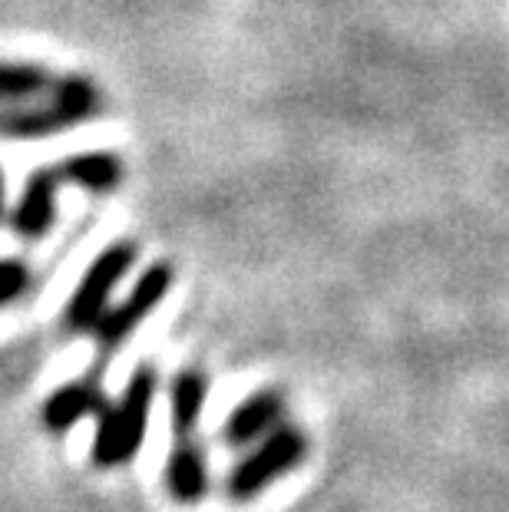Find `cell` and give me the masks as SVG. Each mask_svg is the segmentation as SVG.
<instances>
[{"label": "cell", "instance_id": "7c38bea8", "mask_svg": "<svg viewBox=\"0 0 509 512\" xmlns=\"http://www.w3.org/2000/svg\"><path fill=\"white\" fill-rule=\"evenodd\" d=\"M50 103L67 116L70 126H80L86 119H96L103 110V96L96 90V83L90 76L67 73L60 80H53L50 86Z\"/></svg>", "mask_w": 509, "mask_h": 512}, {"label": "cell", "instance_id": "8992f818", "mask_svg": "<svg viewBox=\"0 0 509 512\" xmlns=\"http://www.w3.org/2000/svg\"><path fill=\"white\" fill-rule=\"evenodd\" d=\"M57 189L60 176L57 169H37L27 176L24 195H20L17 209L10 212V228L24 238V242H40L57 222Z\"/></svg>", "mask_w": 509, "mask_h": 512}, {"label": "cell", "instance_id": "8fae6325", "mask_svg": "<svg viewBox=\"0 0 509 512\" xmlns=\"http://www.w3.org/2000/svg\"><path fill=\"white\" fill-rule=\"evenodd\" d=\"M73 129L57 106H14V110H0V136L4 139H47L57 133Z\"/></svg>", "mask_w": 509, "mask_h": 512}, {"label": "cell", "instance_id": "7a4b0ae2", "mask_svg": "<svg viewBox=\"0 0 509 512\" xmlns=\"http://www.w3.org/2000/svg\"><path fill=\"white\" fill-rule=\"evenodd\" d=\"M308 456V433L291 423H278L272 433H265L225 479V493L232 503H252L281 476L298 470Z\"/></svg>", "mask_w": 509, "mask_h": 512}, {"label": "cell", "instance_id": "3957f363", "mask_svg": "<svg viewBox=\"0 0 509 512\" xmlns=\"http://www.w3.org/2000/svg\"><path fill=\"white\" fill-rule=\"evenodd\" d=\"M139 248L133 242H113L93 258V265L83 271L77 291L67 301L63 311V328L70 334H86L96 328V321L103 318V311L110 308V294L116 285L129 275V268L136 265Z\"/></svg>", "mask_w": 509, "mask_h": 512}, {"label": "cell", "instance_id": "30bf717a", "mask_svg": "<svg viewBox=\"0 0 509 512\" xmlns=\"http://www.w3.org/2000/svg\"><path fill=\"white\" fill-rule=\"evenodd\" d=\"M205 400H209V377H205L199 367H186L172 377V387H169L172 437L176 440L196 437L202 413H205Z\"/></svg>", "mask_w": 509, "mask_h": 512}, {"label": "cell", "instance_id": "4fadbf2b", "mask_svg": "<svg viewBox=\"0 0 509 512\" xmlns=\"http://www.w3.org/2000/svg\"><path fill=\"white\" fill-rule=\"evenodd\" d=\"M53 76L37 63H10L0 60V103H27L34 96L47 93Z\"/></svg>", "mask_w": 509, "mask_h": 512}, {"label": "cell", "instance_id": "5b68a950", "mask_svg": "<svg viewBox=\"0 0 509 512\" xmlns=\"http://www.w3.org/2000/svg\"><path fill=\"white\" fill-rule=\"evenodd\" d=\"M285 410H288V400L278 387L255 390V394L238 403L229 413V420H225V427H222L225 446L245 450V446L258 443L265 433H272L278 423H285Z\"/></svg>", "mask_w": 509, "mask_h": 512}, {"label": "cell", "instance_id": "ba28073f", "mask_svg": "<svg viewBox=\"0 0 509 512\" xmlns=\"http://www.w3.org/2000/svg\"><path fill=\"white\" fill-rule=\"evenodd\" d=\"M162 483H166L169 499L179 506H199L209 496V463H205V450L199 446V437L176 440L166 460Z\"/></svg>", "mask_w": 509, "mask_h": 512}, {"label": "cell", "instance_id": "277c9868", "mask_svg": "<svg viewBox=\"0 0 509 512\" xmlns=\"http://www.w3.org/2000/svg\"><path fill=\"white\" fill-rule=\"evenodd\" d=\"M172 281H176V271H172L169 261H153L149 268H143V275L136 278L133 291H129L116 308H106L103 318L96 321V328H93L96 344H100L103 351H116L119 344H126L129 334H133L172 291Z\"/></svg>", "mask_w": 509, "mask_h": 512}, {"label": "cell", "instance_id": "9a60e30c", "mask_svg": "<svg viewBox=\"0 0 509 512\" xmlns=\"http://www.w3.org/2000/svg\"><path fill=\"white\" fill-rule=\"evenodd\" d=\"M4 202H7V182H4V169H0V222H4Z\"/></svg>", "mask_w": 509, "mask_h": 512}, {"label": "cell", "instance_id": "52a82bcc", "mask_svg": "<svg viewBox=\"0 0 509 512\" xmlns=\"http://www.w3.org/2000/svg\"><path fill=\"white\" fill-rule=\"evenodd\" d=\"M103 407H106V394L100 384V370H96V374H86L80 380H70V384L53 390V394L43 400L40 417H43V427L50 433H67L86 417L100 413Z\"/></svg>", "mask_w": 509, "mask_h": 512}, {"label": "cell", "instance_id": "5bb4252c", "mask_svg": "<svg viewBox=\"0 0 509 512\" xmlns=\"http://www.w3.org/2000/svg\"><path fill=\"white\" fill-rule=\"evenodd\" d=\"M30 281V268L24 265L20 258H0V308H7V304H14L17 298H24Z\"/></svg>", "mask_w": 509, "mask_h": 512}, {"label": "cell", "instance_id": "6da1fadb", "mask_svg": "<svg viewBox=\"0 0 509 512\" xmlns=\"http://www.w3.org/2000/svg\"><path fill=\"white\" fill-rule=\"evenodd\" d=\"M156 370L139 367L123 390V397L116 403H106L100 410V423H96V437L90 460L100 470H116L136 460V453L143 450L146 430H149V413H153L156 400Z\"/></svg>", "mask_w": 509, "mask_h": 512}, {"label": "cell", "instance_id": "9c48e42d", "mask_svg": "<svg viewBox=\"0 0 509 512\" xmlns=\"http://www.w3.org/2000/svg\"><path fill=\"white\" fill-rule=\"evenodd\" d=\"M53 169H57L60 185H77V189L93 192V195H110L119 189V182H123V159L106 149L77 152V156H67L63 162H57Z\"/></svg>", "mask_w": 509, "mask_h": 512}]
</instances>
